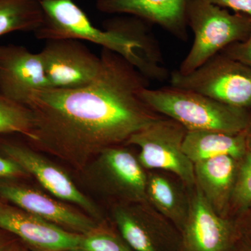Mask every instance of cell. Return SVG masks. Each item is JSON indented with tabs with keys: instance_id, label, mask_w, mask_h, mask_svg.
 Here are the masks:
<instances>
[{
	"instance_id": "19",
	"label": "cell",
	"mask_w": 251,
	"mask_h": 251,
	"mask_svg": "<svg viewBox=\"0 0 251 251\" xmlns=\"http://www.w3.org/2000/svg\"><path fill=\"white\" fill-rule=\"evenodd\" d=\"M43 19L39 0H0V36L14 31L34 33Z\"/></svg>"
},
{
	"instance_id": "20",
	"label": "cell",
	"mask_w": 251,
	"mask_h": 251,
	"mask_svg": "<svg viewBox=\"0 0 251 251\" xmlns=\"http://www.w3.org/2000/svg\"><path fill=\"white\" fill-rule=\"evenodd\" d=\"M32 129L30 110L25 105L0 96V135L19 134L29 140Z\"/></svg>"
},
{
	"instance_id": "8",
	"label": "cell",
	"mask_w": 251,
	"mask_h": 251,
	"mask_svg": "<svg viewBox=\"0 0 251 251\" xmlns=\"http://www.w3.org/2000/svg\"><path fill=\"white\" fill-rule=\"evenodd\" d=\"M86 168L101 192L121 203H148V173L137 156L126 147L117 145L105 149Z\"/></svg>"
},
{
	"instance_id": "10",
	"label": "cell",
	"mask_w": 251,
	"mask_h": 251,
	"mask_svg": "<svg viewBox=\"0 0 251 251\" xmlns=\"http://www.w3.org/2000/svg\"><path fill=\"white\" fill-rule=\"evenodd\" d=\"M191 190L179 251H233L241 238L236 225L217 214L197 186Z\"/></svg>"
},
{
	"instance_id": "13",
	"label": "cell",
	"mask_w": 251,
	"mask_h": 251,
	"mask_svg": "<svg viewBox=\"0 0 251 251\" xmlns=\"http://www.w3.org/2000/svg\"><path fill=\"white\" fill-rule=\"evenodd\" d=\"M0 229L17 236L33 251H78L82 235L4 202L0 204Z\"/></svg>"
},
{
	"instance_id": "21",
	"label": "cell",
	"mask_w": 251,
	"mask_h": 251,
	"mask_svg": "<svg viewBox=\"0 0 251 251\" xmlns=\"http://www.w3.org/2000/svg\"><path fill=\"white\" fill-rule=\"evenodd\" d=\"M78 251H133L120 234L103 224L82 234Z\"/></svg>"
},
{
	"instance_id": "17",
	"label": "cell",
	"mask_w": 251,
	"mask_h": 251,
	"mask_svg": "<svg viewBox=\"0 0 251 251\" xmlns=\"http://www.w3.org/2000/svg\"><path fill=\"white\" fill-rule=\"evenodd\" d=\"M251 132L229 133L217 130H187L183 150L193 163L219 156H232L239 161L247 152Z\"/></svg>"
},
{
	"instance_id": "12",
	"label": "cell",
	"mask_w": 251,
	"mask_h": 251,
	"mask_svg": "<svg viewBox=\"0 0 251 251\" xmlns=\"http://www.w3.org/2000/svg\"><path fill=\"white\" fill-rule=\"evenodd\" d=\"M0 198L75 233H88L100 224L42 191L19 184L15 180H0Z\"/></svg>"
},
{
	"instance_id": "30",
	"label": "cell",
	"mask_w": 251,
	"mask_h": 251,
	"mask_svg": "<svg viewBox=\"0 0 251 251\" xmlns=\"http://www.w3.org/2000/svg\"><path fill=\"white\" fill-rule=\"evenodd\" d=\"M39 1H41V0H39Z\"/></svg>"
},
{
	"instance_id": "14",
	"label": "cell",
	"mask_w": 251,
	"mask_h": 251,
	"mask_svg": "<svg viewBox=\"0 0 251 251\" xmlns=\"http://www.w3.org/2000/svg\"><path fill=\"white\" fill-rule=\"evenodd\" d=\"M49 87L39 52L22 46L0 45V96L25 105L33 92Z\"/></svg>"
},
{
	"instance_id": "4",
	"label": "cell",
	"mask_w": 251,
	"mask_h": 251,
	"mask_svg": "<svg viewBox=\"0 0 251 251\" xmlns=\"http://www.w3.org/2000/svg\"><path fill=\"white\" fill-rule=\"evenodd\" d=\"M186 19L194 39L178 69L182 74L193 72L227 46L247 40L251 34L250 18L205 0H187Z\"/></svg>"
},
{
	"instance_id": "2",
	"label": "cell",
	"mask_w": 251,
	"mask_h": 251,
	"mask_svg": "<svg viewBox=\"0 0 251 251\" xmlns=\"http://www.w3.org/2000/svg\"><path fill=\"white\" fill-rule=\"evenodd\" d=\"M44 19L34 32L38 39L89 41L121 56L149 80L169 78L161 50L149 23L133 16H118L95 27L73 0H41Z\"/></svg>"
},
{
	"instance_id": "23",
	"label": "cell",
	"mask_w": 251,
	"mask_h": 251,
	"mask_svg": "<svg viewBox=\"0 0 251 251\" xmlns=\"http://www.w3.org/2000/svg\"><path fill=\"white\" fill-rule=\"evenodd\" d=\"M221 53L251 67V34L247 40L227 46Z\"/></svg>"
},
{
	"instance_id": "16",
	"label": "cell",
	"mask_w": 251,
	"mask_h": 251,
	"mask_svg": "<svg viewBox=\"0 0 251 251\" xmlns=\"http://www.w3.org/2000/svg\"><path fill=\"white\" fill-rule=\"evenodd\" d=\"M238 160L219 156L194 163L196 186L217 214L227 218L235 184Z\"/></svg>"
},
{
	"instance_id": "25",
	"label": "cell",
	"mask_w": 251,
	"mask_h": 251,
	"mask_svg": "<svg viewBox=\"0 0 251 251\" xmlns=\"http://www.w3.org/2000/svg\"><path fill=\"white\" fill-rule=\"evenodd\" d=\"M211 4L234 13L246 15L251 19V0H205Z\"/></svg>"
},
{
	"instance_id": "11",
	"label": "cell",
	"mask_w": 251,
	"mask_h": 251,
	"mask_svg": "<svg viewBox=\"0 0 251 251\" xmlns=\"http://www.w3.org/2000/svg\"><path fill=\"white\" fill-rule=\"evenodd\" d=\"M39 53L50 87L71 89L88 85L101 66L100 57L76 39L46 41Z\"/></svg>"
},
{
	"instance_id": "22",
	"label": "cell",
	"mask_w": 251,
	"mask_h": 251,
	"mask_svg": "<svg viewBox=\"0 0 251 251\" xmlns=\"http://www.w3.org/2000/svg\"><path fill=\"white\" fill-rule=\"evenodd\" d=\"M239 161L230 205L237 210L247 211L251 206V132L247 152Z\"/></svg>"
},
{
	"instance_id": "9",
	"label": "cell",
	"mask_w": 251,
	"mask_h": 251,
	"mask_svg": "<svg viewBox=\"0 0 251 251\" xmlns=\"http://www.w3.org/2000/svg\"><path fill=\"white\" fill-rule=\"evenodd\" d=\"M112 214L119 233L133 251H179V230L148 203H120Z\"/></svg>"
},
{
	"instance_id": "7",
	"label": "cell",
	"mask_w": 251,
	"mask_h": 251,
	"mask_svg": "<svg viewBox=\"0 0 251 251\" xmlns=\"http://www.w3.org/2000/svg\"><path fill=\"white\" fill-rule=\"evenodd\" d=\"M0 153L22 167L54 198L75 204L97 222H103L99 206L77 188L67 172L35 149L2 135H0Z\"/></svg>"
},
{
	"instance_id": "28",
	"label": "cell",
	"mask_w": 251,
	"mask_h": 251,
	"mask_svg": "<svg viewBox=\"0 0 251 251\" xmlns=\"http://www.w3.org/2000/svg\"><path fill=\"white\" fill-rule=\"evenodd\" d=\"M4 231L1 230L0 229V246L4 245V244H6V243L10 242V241L6 240L4 237Z\"/></svg>"
},
{
	"instance_id": "18",
	"label": "cell",
	"mask_w": 251,
	"mask_h": 251,
	"mask_svg": "<svg viewBox=\"0 0 251 251\" xmlns=\"http://www.w3.org/2000/svg\"><path fill=\"white\" fill-rule=\"evenodd\" d=\"M147 202L180 231L187 219L190 196L178 183L163 173L150 172L146 185Z\"/></svg>"
},
{
	"instance_id": "29",
	"label": "cell",
	"mask_w": 251,
	"mask_h": 251,
	"mask_svg": "<svg viewBox=\"0 0 251 251\" xmlns=\"http://www.w3.org/2000/svg\"><path fill=\"white\" fill-rule=\"evenodd\" d=\"M3 202H1V201H0V204H1V203H2Z\"/></svg>"
},
{
	"instance_id": "5",
	"label": "cell",
	"mask_w": 251,
	"mask_h": 251,
	"mask_svg": "<svg viewBox=\"0 0 251 251\" xmlns=\"http://www.w3.org/2000/svg\"><path fill=\"white\" fill-rule=\"evenodd\" d=\"M170 82L230 106L251 108V67L221 52L189 74L171 72Z\"/></svg>"
},
{
	"instance_id": "24",
	"label": "cell",
	"mask_w": 251,
	"mask_h": 251,
	"mask_svg": "<svg viewBox=\"0 0 251 251\" xmlns=\"http://www.w3.org/2000/svg\"><path fill=\"white\" fill-rule=\"evenodd\" d=\"M29 175L17 163L0 153V180H15L27 177Z\"/></svg>"
},
{
	"instance_id": "15",
	"label": "cell",
	"mask_w": 251,
	"mask_h": 251,
	"mask_svg": "<svg viewBox=\"0 0 251 251\" xmlns=\"http://www.w3.org/2000/svg\"><path fill=\"white\" fill-rule=\"evenodd\" d=\"M186 4L187 0H97V8L105 14L126 15L157 25L186 41Z\"/></svg>"
},
{
	"instance_id": "3",
	"label": "cell",
	"mask_w": 251,
	"mask_h": 251,
	"mask_svg": "<svg viewBox=\"0 0 251 251\" xmlns=\"http://www.w3.org/2000/svg\"><path fill=\"white\" fill-rule=\"evenodd\" d=\"M141 97L154 111L179 122L187 130L251 131L249 110L226 105L198 92L171 85L144 89Z\"/></svg>"
},
{
	"instance_id": "6",
	"label": "cell",
	"mask_w": 251,
	"mask_h": 251,
	"mask_svg": "<svg viewBox=\"0 0 251 251\" xmlns=\"http://www.w3.org/2000/svg\"><path fill=\"white\" fill-rule=\"evenodd\" d=\"M186 132L179 122L163 116L132 135L125 145L140 148L137 158L144 169L171 173L191 190L196 179L194 163L183 150Z\"/></svg>"
},
{
	"instance_id": "1",
	"label": "cell",
	"mask_w": 251,
	"mask_h": 251,
	"mask_svg": "<svg viewBox=\"0 0 251 251\" xmlns=\"http://www.w3.org/2000/svg\"><path fill=\"white\" fill-rule=\"evenodd\" d=\"M100 57V71L88 85L35 91L25 105L33 117L27 143L78 171L163 117L142 98L149 79L111 50L102 49Z\"/></svg>"
},
{
	"instance_id": "27",
	"label": "cell",
	"mask_w": 251,
	"mask_h": 251,
	"mask_svg": "<svg viewBox=\"0 0 251 251\" xmlns=\"http://www.w3.org/2000/svg\"><path fill=\"white\" fill-rule=\"evenodd\" d=\"M0 251H16L11 242L6 243L4 245L0 246Z\"/></svg>"
},
{
	"instance_id": "26",
	"label": "cell",
	"mask_w": 251,
	"mask_h": 251,
	"mask_svg": "<svg viewBox=\"0 0 251 251\" xmlns=\"http://www.w3.org/2000/svg\"><path fill=\"white\" fill-rule=\"evenodd\" d=\"M242 240V244H239V248L237 251H251V242L247 241V239L241 237Z\"/></svg>"
}]
</instances>
